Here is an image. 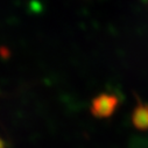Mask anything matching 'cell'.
Instances as JSON below:
<instances>
[{"mask_svg":"<svg viewBox=\"0 0 148 148\" xmlns=\"http://www.w3.org/2000/svg\"><path fill=\"white\" fill-rule=\"evenodd\" d=\"M132 120L135 127L140 130H148V106L139 104L133 112Z\"/></svg>","mask_w":148,"mask_h":148,"instance_id":"cell-2","label":"cell"},{"mask_svg":"<svg viewBox=\"0 0 148 148\" xmlns=\"http://www.w3.org/2000/svg\"><path fill=\"white\" fill-rule=\"evenodd\" d=\"M117 105H118V98L116 96L104 93V95L98 96L92 101L91 112L93 113V116L99 117V118L108 117L113 113Z\"/></svg>","mask_w":148,"mask_h":148,"instance_id":"cell-1","label":"cell"},{"mask_svg":"<svg viewBox=\"0 0 148 148\" xmlns=\"http://www.w3.org/2000/svg\"><path fill=\"white\" fill-rule=\"evenodd\" d=\"M0 148H5V142L1 140V138H0Z\"/></svg>","mask_w":148,"mask_h":148,"instance_id":"cell-3","label":"cell"}]
</instances>
